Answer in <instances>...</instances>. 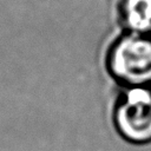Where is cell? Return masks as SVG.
<instances>
[{
  "label": "cell",
  "mask_w": 151,
  "mask_h": 151,
  "mask_svg": "<svg viewBox=\"0 0 151 151\" xmlns=\"http://www.w3.org/2000/svg\"><path fill=\"white\" fill-rule=\"evenodd\" d=\"M112 120L125 140L133 144L151 142V90L124 87L113 105Z\"/></svg>",
  "instance_id": "obj_2"
},
{
  "label": "cell",
  "mask_w": 151,
  "mask_h": 151,
  "mask_svg": "<svg viewBox=\"0 0 151 151\" xmlns=\"http://www.w3.org/2000/svg\"><path fill=\"white\" fill-rule=\"evenodd\" d=\"M105 67L124 87L146 86L151 83V39L130 32L116 38L107 48Z\"/></svg>",
  "instance_id": "obj_1"
},
{
  "label": "cell",
  "mask_w": 151,
  "mask_h": 151,
  "mask_svg": "<svg viewBox=\"0 0 151 151\" xmlns=\"http://www.w3.org/2000/svg\"><path fill=\"white\" fill-rule=\"evenodd\" d=\"M119 17L127 32L143 34L151 28V0H122Z\"/></svg>",
  "instance_id": "obj_3"
}]
</instances>
